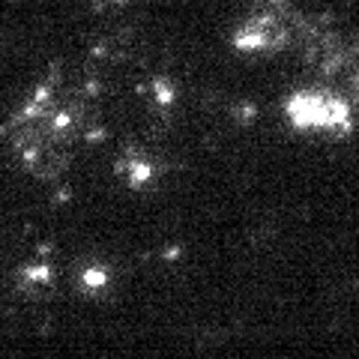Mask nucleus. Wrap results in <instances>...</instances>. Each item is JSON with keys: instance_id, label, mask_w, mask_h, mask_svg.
<instances>
[{"instance_id": "f257e3e1", "label": "nucleus", "mask_w": 359, "mask_h": 359, "mask_svg": "<svg viewBox=\"0 0 359 359\" xmlns=\"http://www.w3.org/2000/svg\"><path fill=\"white\" fill-rule=\"evenodd\" d=\"M290 111L299 123H320V126H351V108L341 99L327 96V93H299Z\"/></svg>"}, {"instance_id": "f03ea898", "label": "nucleus", "mask_w": 359, "mask_h": 359, "mask_svg": "<svg viewBox=\"0 0 359 359\" xmlns=\"http://www.w3.org/2000/svg\"><path fill=\"white\" fill-rule=\"evenodd\" d=\"M353 90H356V96H359V75L353 78Z\"/></svg>"}]
</instances>
